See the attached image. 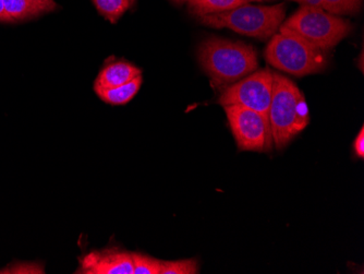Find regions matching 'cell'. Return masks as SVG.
<instances>
[{
	"mask_svg": "<svg viewBox=\"0 0 364 274\" xmlns=\"http://www.w3.org/2000/svg\"><path fill=\"white\" fill-rule=\"evenodd\" d=\"M198 63L218 87L232 85L259 67L255 47L225 38H206L198 46Z\"/></svg>",
	"mask_w": 364,
	"mask_h": 274,
	"instance_id": "1",
	"label": "cell"
},
{
	"mask_svg": "<svg viewBox=\"0 0 364 274\" xmlns=\"http://www.w3.org/2000/svg\"><path fill=\"white\" fill-rule=\"evenodd\" d=\"M272 140L283 150L310 122V112L304 93L294 81L273 73V93L269 110Z\"/></svg>",
	"mask_w": 364,
	"mask_h": 274,
	"instance_id": "2",
	"label": "cell"
},
{
	"mask_svg": "<svg viewBox=\"0 0 364 274\" xmlns=\"http://www.w3.org/2000/svg\"><path fill=\"white\" fill-rule=\"evenodd\" d=\"M269 41L264 57L278 70L296 77L321 73L326 68V53L288 31L280 30Z\"/></svg>",
	"mask_w": 364,
	"mask_h": 274,
	"instance_id": "3",
	"label": "cell"
},
{
	"mask_svg": "<svg viewBox=\"0 0 364 274\" xmlns=\"http://www.w3.org/2000/svg\"><path fill=\"white\" fill-rule=\"evenodd\" d=\"M279 28L296 34L324 53L334 48L353 30L347 20L311 6H301Z\"/></svg>",
	"mask_w": 364,
	"mask_h": 274,
	"instance_id": "4",
	"label": "cell"
},
{
	"mask_svg": "<svg viewBox=\"0 0 364 274\" xmlns=\"http://www.w3.org/2000/svg\"><path fill=\"white\" fill-rule=\"evenodd\" d=\"M283 4L271 7L240 6L222 14H208L200 18L204 26L214 28H227L250 38L267 40L276 34L285 19Z\"/></svg>",
	"mask_w": 364,
	"mask_h": 274,
	"instance_id": "5",
	"label": "cell"
},
{
	"mask_svg": "<svg viewBox=\"0 0 364 274\" xmlns=\"http://www.w3.org/2000/svg\"><path fill=\"white\" fill-rule=\"evenodd\" d=\"M273 93V73L264 68L255 70L237 83L227 85L218 103L226 106H242L259 112L269 120V105Z\"/></svg>",
	"mask_w": 364,
	"mask_h": 274,
	"instance_id": "6",
	"label": "cell"
},
{
	"mask_svg": "<svg viewBox=\"0 0 364 274\" xmlns=\"http://www.w3.org/2000/svg\"><path fill=\"white\" fill-rule=\"evenodd\" d=\"M224 108L231 132L240 150L255 152L271 150L273 140L267 118L242 106H226Z\"/></svg>",
	"mask_w": 364,
	"mask_h": 274,
	"instance_id": "7",
	"label": "cell"
},
{
	"mask_svg": "<svg viewBox=\"0 0 364 274\" xmlns=\"http://www.w3.org/2000/svg\"><path fill=\"white\" fill-rule=\"evenodd\" d=\"M77 273L82 274H134L131 253L116 248L94 251L79 259Z\"/></svg>",
	"mask_w": 364,
	"mask_h": 274,
	"instance_id": "8",
	"label": "cell"
},
{
	"mask_svg": "<svg viewBox=\"0 0 364 274\" xmlns=\"http://www.w3.org/2000/svg\"><path fill=\"white\" fill-rule=\"evenodd\" d=\"M139 75H142V70L134 66V63L124 60L112 61L98 73L94 90L119 87L130 83Z\"/></svg>",
	"mask_w": 364,
	"mask_h": 274,
	"instance_id": "9",
	"label": "cell"
},
{
	"mask_svg": "<svg viewBox=\"0 0 364 274\" xmlns=\"http://www.w3.org/2000/svg\"><path fill=\"white\" fill-rule=\"evenodd\" d=\"M141 85H142V75H139L126 85L112 88V89H97L95 90V93L102 101L110 105H124L134 99L140 90Z\"/></svg>",
	"mask_w": 364,
	"mask_h": 274,
	"instance_id": "10",
	"label": "cell"
},
{
	"mask_svg": "<svg viewBox=\"0 0 364 274\" xmlns=\"http://www.w3.org/2000/svg\"><path fill=\"white\" fill-rule=\"evenodd\" d=\"M187 3L190 11L201 18L247 5L250 3V0H188Z\"/></svg>",
	"mask_w": 364,
	"mask_h": 274,
	"instance_id": "11",
	"label": "cell"
},
{
	"mask_svg": "<svg viewBox=\"0 0 364 274\" xmlns=\"http://www.w3.org/2000/svg\"><path fill=\"white\" fill-rule=\"evenodd\" d=\"M301 6L320 8L329 14H353L359 11L362 0H291Z\"/></svg>",
	"mask_w": 364,
	"mask_h": 274,
	"instance_id": "12",
	"label": "cell"
},
{
	"mask_svg": "<svg viewBox=\"0 0 364 274\" xmlns=\"http://www.w3.org/2000/svg\"><path fill=\"white\" fill-rule=\"evenodd\" d=\"M5 9L11 22L30 19L43 14L44 10L30 0H4Z\"/></svg>",
	"mask_w": 364,
	"mask_h": 274,
	"instance_id": "13",
	"label": "cell"
},
{
	"mask_svg": "<svg viewBox=\"0 0 364 274\" xmlns=\"http://www.w3.org/2000/svg\"><path fill=\"white\" fill-rule=\"evenodd\" d=\"M96 9L112 23H116L134 4V0H92Z\"/></svg>",
	"mask_w": 364,
	"mask_h": 274,
	"instance_id": "14",
	"label": "cell"
},
{
	"mask_svg": "<svg viewBox=\"0 0 364 274\" xmlns=\"http://www.w3.org/2000/svg\"><path fill=\"white\" fill-rule=\"evenodd\" d=\"M134 263V274H161L163 261L142 253H131Z\"/></svg>",
	"mask_w": 364,
	"mask_h": 274,
	"instance_id": "15",
	"label": "cell"
},
{
	"mask_svg": "<svg viewBox=\"0 0 364 274\" xmlns=\"http://www.w3.org/2000/svg\"><path fill=\"white\" fill-rule=\"evenodd\" d=\"M200 271L196 259L185 260L163 261L161 274H196Z\"/></svg>",
	"mask_w": 364,
	"mask_h": 274,
	"instance_id": "16",
	"label": "cell"
},
{
	"mask_svg": "<svg viewBox=\"0 0 364 274\" xmlns=\"http://www.w3.org/2000/svg\"><path fill=\"white\" fill-rule=\"evenodd\" d=\"M353 149H355V155L360 159L364 157V128L362 127L360 130L359 135L355 138V143H353Z\"/></svg>",
	"mask_w": 364,
	"mask_h": 274,
	"instance_id": "17",
	"label": "cell"
},
{
	"mask_svg": "<svg viewBox=\"0 0 364 274\" xmlns=\"http://www.w3.org/2000/svg\"><path fill=\"white\" fill-rule=\"evenodd\" d=\"M32 3L38 5V7L42 8L44 12L53 11L56 9L57 5L54 0H30Z\"/></svg>",
	"mask_w": 364,
	"mask_h": 274,
	"instance_id": "18",
	"label": "cell"
},
{
	"mask_svg": "<svg viewBox=\"0 0 364 274\" xmlns=\"http://www.w3.org/2000/svg\"><path fill=\"white\" fill-rule=\"evenodd\" d=\"M0 22H11L5 9V1L0 0Z\"/></svg>",
	"mask_w": 364,
	"mask_h": 274,
	"instance_id": "19",
	"label": "cell"
},
{
	"mask_svg": "<svg viewBox=\"0 0 364 274\" xmlns=\"http://www.w3.org/2000/svg\"><path fill=\"white\" fill-rule=\"evenodd\" d=\"M176 4L187 3L188 0H173Z\"/></svg>",
	"mask_w": 364,
	"mask_h": 274,
	"instance_id": "20",
	"label": "cell"
},
{
	"mask_svg": "<svg viewBox=\"0 0 364 274\" xmlns=\"http://www.w3.org/2000/svg\"><path fill=\"white\" fill-rule=\"evenodd\" d=\"M250 1H267V0H250Z\"/></svg>",
	"mask_w": 364,
	"mask_h": 274,
	"instance_id": "21",
	"label": "cell"
},
{
	"mask_svg": "<svg viewBox=\"0 0 364 274\" xmlns=\"http://www.w3.org/2000/svg\"></svg>",
	"mask_w": 364,
	"mask_h": 274,
	"instance_id": "22",
	"label": "cell"
}]
</instances>
